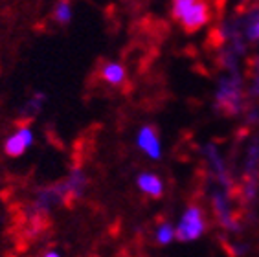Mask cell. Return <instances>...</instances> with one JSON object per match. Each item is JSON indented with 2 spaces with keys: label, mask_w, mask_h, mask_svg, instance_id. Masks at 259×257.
I'll list each match as a JSON object with an SVG mask.
<instances>
[{
  "label": "cell",
  "mask_w": 259,
  "mask_h": 257,
  "mask_svg": "<svg viewBox=\"0 0 259 257\" xmlns=\"http://www.w3.org/2000/svg\"><path fill=\"white\" fill-rule=\"evenodd\" d=\"M100 75L105 83L112 84V87H120L125 81V77H127L125 68L120 63H105L100 70Z\"/></svg>",
  "instance_id": "obj_6"
},
{
  "label": "cell",
  "mask_w": 259,
  "mask_h": 257,
  "mask_svg": "<svg viewBox=\"0 0 259 257\" xmlns=\"http://www.w3.org/2000/svg\"><path fill=\"white\" fill-rule=\"evenodd\" d=\"M179 24L184 28L188 33H195L200 28H204L209 20V6L206 0H195L193 4L179 17Z\"/></svg>",
  "instance_id": "obj_2"
},
{
  "label": "cell",
  "mask_w": 259,
  "mask_h": 257,
  "mask_svg": "<svg viewBox=\"0 0 259 257\" xmlns=\"http://www.w3.org/2000/svg\"><path fill=\"white\" fill-rule=\"evenodd\" d=\"M45 255H48V257H55V255H59V253L55 252V250H50V252H46Z\"/></svg>",
  "instance_id": "obj_11"
},
{
  "label": "cell",
  "mask_w": 259,
  "mask_h": 257,
  "mask_svg": "<svg viewBox=\"0 0 259 257\" xmlns=\"http://www.w3.org/2000/svg\"><path fill=\"white\" fill-rule=\"evenodd\" d=\"M54 15H55V20L61 22V24H68L70 20H72V8H70V4L66 2V0L57 2Z\"/></svg>",
  "instance_id": "obj_8"
},
{
  "label": "cell",
  "mask_w": 259,
  "mask_h": 257,
  "mask_svg": "<svg viewBox=\"0 0 259 257\" xmlns=\"http://www.w3.org/2000/svg\"><path fill=\"white\" fill-rule=\"evenodd\" d=\"M136 144L142 149V153L147 154L151 160H160L162 158V145H160L158 133L155 131V127H145L140 128L138 138H136Z\"/></svg>",
  "instance_id": "obj_3"
},
{
  "label": "cell",
  "mask_w": 259,
  "mask_h": 257,
  "mask_svg": "<svg viewBox=\"0 0 259 257\" xmlns=\"http://www.w3.org/2000/svg\"><path fill=\"white\" fill-rule=\"evenodd\" d=\"M248 37L252 40H259V17L252 22V26L248 28Z\"/></svg>",
  "instance_id": "obj_10"
},
{
  "label": "cell",
  "mask_w": 259,
  "mask_h": 257,
  "mask_svg": "<svg viewBox=\"0 0 259 257\" xmlns=\"http://www.w3.org/2000/svg\"><path fill=\"white\" fill-rule=\"evenodd\" d=\"M206 230V223H204V217H202V211H200L197 206H190V208L186 209L184 215L180 217V223L177 226V237L180 241H197V239L204 233Z\"/></svg>",
  "instance_id": "obj_1"
},
{
  "label": "cell",
  "mask_w": 259,
  "mask_h": 257,
  "mask_svg": "<svg viewBox=\"0 0 259 257\" xmlns=\"http://www.w3.org/2000/svg\"><path fill=\"white\" fill-rule=\"evenodd\" d=\"M136 184H138L140 191L145 193V195H149V197H153V198H158L164 195V182H162V178L155 173L138 175Z\"/></svg>",
  "instance_id": "obj_5"
},
{
  "label": "cell",
  "mask_w": 259,
  "mask_h": 257,
  "mask_svg": "<svg viewBox=\"0 0 259 257\" xmlns=\"http://www.w3.org/2000/svg\"><path fill=\"white\" fill-rule=\"evenodd\" d=\"M219 103L223 107H228L230 110H237V105H239V89L235 87L234 83H223L219 92Z\"/></svg>",
  "instance_id": "obj_7"
},
{
  "label": "cell",
  "mask_w": 259,
  "mask_h": 257,
  "mask_svg": "<svg viewBox=\"0 0 259 257\" xmlns=\"http://www.w3.org/2000/svg\"><path fill=\"white\" fill-rule=\"evenodd\" d=\"M175 235H177V232H175V228L171 226L169 223L160 224L158 230H156V241H158L160 244H169L175 239Z\"/></svg>",
  "instance_id": "obj_9"
},
{
  "label": "cell",
  "mask_w": 259,
  "mask_h": 257,
  "mask_svg": "<svg viewBox=\"0 0 259 257\" xmlns=\"http://www.w3.org/2000/svg\"><path fill=\"white\" fill-rule=\"evenodd\" d=\"M33 144V133H31L30 127H22L19 128L15 134H11L10 138L6 140L4 144V151L8 156H20V154L26 153V149Z\"/></svg>",
  "instance_id": "obj_4"
}]
</instances>
